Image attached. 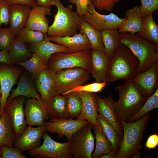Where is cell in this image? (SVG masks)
<instances>
[{
    "label": "cell",
    "mask_w": 158,
    "mask_h": 158,
    "mask_svg": "<svg viewBox=\"0 0 158 158\" xmlns=\"http://www.w3.org/2000/svg\"><path fill=\"white\" fill-rule=\"evenodd\" d=\"M139 61L131 50L121 43L109 59L106 82H114L118 80L131 79L138 73Z\"/></svg>",
    "instance_id": "obj_1"
},
{
    "label": "cell",
    "mask_w": 158,
    "mask_h": 158,
    "mask_svg": "<svg viewBox=\"0 0 158 158\" xmlns=\"http://www.w3.org/2000/svg\"><path fill=\"white\" fill-rule=\"evenodd\" d=\"M125 81L115 88L118 92L119 99L115 102L114 111L120 121H126L138 112L147 99L141 95L132 79Z\"/></svg>",
    "instance_id": "obj_2"
},
{
    "label": "cell",
    "mask_w": 158,
    "mask_h": 158,
    "mask_svg": "<svg viewBox=\"0 0 158 158\" xmlns=\"http://www.w3.org/2000/svg\"><path fill=\"white\" fill-rule=\"evenodd\" d=\"M150 111L133 122L120 121L123 136L117 158H129L140 152L147 124L150 117Z\"/></svg>",
    "instance_id": "obj_3"
},
{
    "label": "cell",
    "mask_w": 158,
    "mask_h": 158,
    "mask_svg": "<svg viewBox=\"0 0 158 158\" xmlns=\"http://www.w3.org/2000/svg\"><path fill=\"white\" fill-rule=\"evenodd\" d=\"M120 40L121 43L128 47L138 59V73L148 69L158 61V45L128 32L120 33Z\"/></svg>",
    "instance_id": "obj_4"
},
{
    "label": "cell",
    "mask_w": 158,
    "mask_h": 158,
    "mask_svg": "<svg viewBox=\"0 0 158 158\" xmlns=\"http://www.w3.org/2000/svg\"><path fill=\"white\" fill-rule=\"evenodd\" d=\"M54 5L57 11L54 16L53 24L49 26L47 32L49 37L73 36L77 33L81 16L72 9V6L64 7L60 0H55Z\"/></svg>",
    "instance_id": "obj_5"
},
{
    "label": "cell",
    "mask_w": 158,
    "mask_h": 158,
    "mask_svg": "<svg viewBox=\"0 0 158 158\" xmlns=\"http://www.w3.org/2000/svg\"><path fill=\"white\" fill-rule=\"evenodd\" d=\"M92 49L75 52H57L52 54L47 63V68L55 73L65 68H82L90 73Z\"/></svg>",
    "instance_id": "obj_6"
},
{
    "label": "cell",
    "mask_w": 158,
    "mask_h": 158,
    "mask_svg": "<svg viewBox=\"0 0 158 158\" xmlns=\"http://www.w3.org/2000/svg\"><path fill=\"white\" fill-rule=\"evenodd\" d=\"M89 123L77 131L70 141V152L74 158H92L95 137Z\"/></svg>",
    "instance_id": "obj_7"
},
{
    "label": "cell",
    "mask_w": 158,
    "mask_h": 158,
    "mask_svg": "<svg viewBox=\"0 0 158 158\" xmlns=\"http://www.w3.org/2000/svg\"><path fill=\"white\" fill-rule=\"evenodd\" d=\"M89 73L82 68H65L54 73L59 95H62L69 90L87 82L90 79Z\"/></svg>",
    "instance_id": "obj_8"
},
{
    "label": "cell",
    "mask_w": 158,
    "mask_h": 158,
    "mask_svg": "<svg viewBox=\"0 0 158 158\" xmlns=\"http://www.w3.org/2000/svg\"><path fill=\"white\" fill-rule=\"evenodd\" d=\"M42 138L44 142L40 146L28 151L32 156L51 158H74L70 152V141L59 143L53 140L46 131Z\"/></svg>",
    "instance_id": "obj_9"
},
{
    "label": "cell",
    "mask_w": 158,
    "mask_h": 158,
    "mask_svg": "<svg viewBox=\"0 0 158 158\" xmlns=\"http://www.w3.org/2000/svg\"><path fill=\"white\" fill-rule=\"evenodd\" d=\"M24 68L4 63L0 64V89L1 95L0 117L13 86L24 71Z\"/></svg>",
    "instance_id": "obj_10"
},
{
    "label": "cell",
    "mask_w": 158,
    "mask_h": 158,
    "mask_svg": "<svg viewBox=\"0 0 158 158\" xmlns=\"http://www.w3.org/2000/svg\"><path fill=\"white\" fill-rule=\"evenodd\" d=\"M26 98L23 96H18L7 99L5 104L4 109L7 113L15 134L16 141L27 127L23 107Z\"/></svg>",
    "instance_id": "obj_11"
},
{
    "label": "cell",
    "mask_w": 158,
    "mask_h": 158,
    "mask_svg": "<svg viewBox=\"0 0 158 158\" xmlns=\"http://www.w3.org/2000/svg\"><path fill=\"white\" fill-rule=\"evenodd\" d=\"M88 122L69 118H51L49 121L45 122L46 131L51 133H56L60 138L66 136V139L71 141L73 135Z\"/></svg>",
    "instance_id": "obj_12"
},
{
    "label": "cell",
    "mask_w": 158,
    "mask_h": 158,
    "mask_svg": "<svg viewBox=\"0 0 158 158\" xmlns=\"http://www.w3.org/2000/svg\"><path fill=\"white\" fill-rule=\"evenodd\" d=\"M88 12L82 16L84 20L100 31L118 29L126 17L121 18L113 13L103 15L98 13L92 4L88 7Z\"/></svg>",
    "instance_id": "obj_13"
},
{
    "label": "cell",
    "mask_w": 158,
    "mask_h": 158,
    "mask_svg": "<svg viewBox=\"0 0 158 158\" xmlns=\"http://www.w3.org/2000/svg\"><path fill=\"white\" fill-rule=\"evenodd\" d=\"M141 95L147 99L158 88V62L148 69L138 73L132 79Z\"/></svg>",
    "instance_id": "obj_14"
},
{
    "label": "cell",
    "mask_w": 158,
    "mask_h": 158,
    "mask_svg": "<svg viewBox=\"0 0 158 158\" xmlns=\"http://www.w3.org/2000/svg\"><path fill=\"white\" fill-rule=\"evenodd\" d=\"M24 111L27 124L31 126L44 125L49 119L44 102L41 100L28 98L25 102Z\"/></svg>",
    "instance_id": "obj_15"
},
{
    "label": "cell",
    "mask_w": 158,
    "mask_h": 158,
    "mask_svg": "<svg viewBox=\"0 0 158 158\" xmlns=\"http://www.w3.org/2000/svg\"><path fill=\"white\" fill-rule=\"evenodd\" d=\"M37 91L45 102L51 97L59 95L54 73L47 68L43 70L34 81Z\"/></svg>",
    "instance_id": "obj_16"
},
{
    "label": "cell",
    "mask_w": 158,
    "mask_h": 158,
    "mask_svg": "<svg viewBox=\"0 0 158 158\" xmlns=\"http://www.w3.org/2000/svg\"><path fill=\"white\" fill-rule=\"evenodd\" d=\"M32 126L28 125L14 143V147L22 152L39 147L41 139L46 131L44 125L37 127Z\"/></svg>",
    "instance_id": "obj_17"
},
{
    "label": "cell",
    "mask_w": 158,
    "mask_h": 158,
    "mask_svg": "<svg viewBox=\"0 0 158 158\" xmlns=\"http://www.w3.org/2000/svg\"><path fill=\"white\" fill-rule=\"evenodd\" d=\"M82 99V106L76 119L86 120L92 126H99L97 122L98 103L95 93L86 92H78Z\"/></svg>",
    "instance_id": "obj_18"
},
{
    "label": "cell",
    "mask_w": 158,
    "mask_h": 158,
    "mask_svg": "<svg viewBox=\"0 0 158 158\" xmlns=\"http://www.w3.org/2000/svg\"><path fill=\"white\" fill-rule=\"evenodd\" d=\"M98 103V112L112 124L118 136L122 140L123 130L121 123L116 118L114 109L115 101L112 95H109L103 98L95 93Z\"/></svg>",
    "instance_id": "obj_19"
},
{
    "label": "cell",
    "mask_w": 158,
    "mask_h": 158,
    "mask_svg": "<svg viewBox=\"0 0 158 158\" xmlns=\"http://www.w3.org/2000/svg\"><path fill=\"white\" fill-rule=\"evenodd\" d=\"M50 15L49 8L38 5L33 6L30 11L25 27L32 30L47 33L49 20L46 16Z\"/></svg>",
    "instance_id": "obj_20"
},
{
    "label": "cell",
    "mask_w": 158,
    "mask_h": 158,
    "mask_svg": "<svg viewBox=\"0 0 158 158\" xmlns=\"http://www.w3.org/2000/svg\"><path fill=\"white\" fill-rule=\"evenodd\" d=\"M17 81V87L11 90V95L7 99L22 96L28 98L42 100L40 95L35 88L34 80L27 70H24Z\"/></svg>",
    "instance_id": "obj_21"
},
{
    "label": "cell",
    "mask_w": 158,
    "mask_h": 158,
    "mask_svg": "<svg viewBox=\"0 0 158 158\" xmlns=\"http://www.w3.org/2000/svg\"><path fill=\"white\" fill-rule=\"evenodd\" d=\"M30 7L28 5L18 4L9 5V28L16 36L25 27Z\"/></svg>",
    "instance_id": "obj_22"
},
{
    "label": "cell",
    "mask_w": 158,
    "mask_h": 158,
    "mask_svg": "<svg viewBox=\"0 0 158 158\" xmlns=\"http://www.w3.org/2000/svg\"><path fill=\"white\" fill-rule=\"evenodd\" d=\"M48 38L51 41L55 42L57 44L68 48L70 53L75 52L91 49L90 44L89 40L85 35L80 32L72 36H48Z\"/></svg>",
    "instance_id": "obj_23"
},
{
    "label": "cell",
    "mask_w": 158,
    "mask_h": 158,
    "mask_svg": "<svg viewBox=\"0 0 158 158\" xmlns=\"http://www.w3.org/2000/svg\"><path fill=\"white\" fill-rule=\"evenodd\" d=\"M44 39L42 42L28 44V47L31 52L38 54L47 64L52 54L59 52L70 53L67 47L52 43L49 39L47 33H44Z\"/></svg>",
    "instance_id": "obj_24"
},
{
    "label": "cell",
    "mask_w": 158,
    "mask_h": 158,
    "mask_svg": "<svg viewBox=\"0 0 158 158\" xmlns=\"http://www.w3.org/2000/svg\"><path fill=\"white\" fill-rule=\"evenodd\" d=\"M109 59L101 51L92 50L90 73L96 82H106Z\"/></svg>",
    "instance_id": "obj_25"
},
{
    "label": "cell",
    "mask_w": 158,
    "mask_h": 158,
    "mask_svg": "<svg viewBox=\"0 0 158 158\" xmlns=\"http://www.w3.org/2000/svg\"><path fill=\"white\" fill-rule=\"evenodd\" d=\"M126 19L118 29L120 33L128 32L133 34L140 32L142 28L143 23V16L138 5L126 11Z\"/></svg>",
    "instance_id": "obj_26"
},
{
    "label": "cell",
    "mask_w": 158,
    "mask_h": 158,
    "mask_svg": "<svg viewBox=\"0 0 158 158\" xmlns=\"http://www.w3.org/2000/svg\"><path fill=\"white\" fill-rule=\"evenodd\" d=\"M55 95L44 102L49 118H69L65 95Z\"/></svg>",
    "instance_id": "obj_27"
},
{
    "label": "cell",
    "mask_w": 158,
    "mask_h": 158,
    "mask_svg": "<svg viewBox=\"0 0 158 158\" xmlns=\"http://www.w3.org/2000/svg\"><path fill=\"white\" fill-rule=\"evenodd\" d=\"M79 30L80 32L85 35L89 40L92 50L100 51L105 54L101 31L96 29L85 21L82 16L81 17Z\"/></svg>",
    "instance_id": "obj_28"
},
{
    "label": "cell",
    "mask_w": 158,
    "mask_h": 158,
    "mask_svg": "<svg viewBox=\"0 0 158 158\" xmlns=\"http://www.w3.org/2000/svg\"><path fill=\"white\" fill-rule=\"evenodd\" d=\"M143 25L141 31L136 34L140 38L150 40L158 45V27L152 13L143 16Z\"/></svg>",
    "instance_id": "obj_29"
},
{
    "label": "cell",
    "mask_w": 158,
    "mask_h": 158,
    "mask_svg": "<svg viewBox=\"0 0 158 158\" xmlns=\"http://www.w3.org/2000/svg\"><path fill=\"white\" fill-rule=\"evenodd\" d=\"M8 52L12 63L15 64L21 61L27 60L32 56L26 43L16 36Z\"/></svg>",
    "instance_id": "obj_30"
},
{
    "label": "cell",
    "mask_w": 158,
    "mask_h": 158,
    "mask_svg": "<svg viewBox=\"0 0 158 158\" xmlns=\"http://www.w3.org/2000/svg\"><path fill=\"white\" fill-rule=\"evenodd\" d=\"M16 140L15 134L6 111L0 117V146L12 147Z\"/></svg>",
    "instance_id": "obj_31"
},
{
    "label": "cell",
    "mask_w": 158,
    "mask_h": 158,
    "mask_svg": "<svg viewBox=\"0 0 158 158\" xmlns=\"http://www.w3.org/2000/svg\"><path fill=\"white\" fill-rule=\"evenodd\" d=\"M15 64L25 68L30 73L34 81L37 78L40 72L47 68V63L37 53L34 52L29 59L20 61Z\"/></svg>",
    "instance_id": "obj_32"
},
{
    "label": "cell",
    "mask_w": 158,
    "mask_h": 158,
    "mask_svg": "<svg viewBox=\"0 0 158 158\" xmlns=\"http://www.w3.org/2000/svg\"><path fill=\"white\" fill-rule=\"evenodd\" d=\"M101 31L105 54L109 59L121 44L120 33L116 29H106Z\"/></svg>",
    "instance_id": "obj_33"
},
{
    "label": "cell",
    "mask_w": 158,
    "mask_h": 158,
    "mask_svg": "<svg viewBox=\"0 0 158 158\" xmlns=\"http://www.w3.org/2000/svg\"><path fill=\"white\" fill-rule=\"evenodd\" d=\"M97 123L110 142L114 150L118 152L122 140L112 124L104 117L98 114Z\"/></svg>",
    "instance_id": "obj_34"
},
{
    "label": "cell",
    "mask_w": 158,
    "mask_h": 158,
    "mask_svg": "<svg viewBox=\"0 0 158 158\" xmlns=\"http://www.w3.org/2000/svg\"><path fill=\"white\" fill-rule=\"evenodd\" d=\"M92 126L95 136L96 146L91 158H97L102 154H106L114 150L100 127L96 125Z\"/></svg>",
    "instance_id": "obj_35"
},
{
    "label": "cell",
    "mask_w": 158,
    "mask_h": 158,
    "mask_svg": "<svg viewBox=\"0 0 158 158\" xmlns=\"http://www.w3.org/2000/svg\"><path fill=\"white\" fill-rule=\"evenodd\" d=\"M158 108V88L146 101L136 113L130 117L126 121L133 122L140 118L151 110Z\"/></svg>",
    "instance_id": "obj_36"
},
{
    "label": "cell",
    "mask_w": 158,
    "mask_h": 158,
    "mask_svg": "<svg viewBox=\"0 0 158 158\" xmlns=\"http://www.w3.org/2000/svg\"><path fill=\"white\" fill-rule=\"evenodd\" d=\"M65 95L67 98V109L69 118L76 117L80 112L82 106L81 99L76 92Z\"/></svg>",
    "instance_id": "obj_37"
},
{
    "label": "cell",
    "mask_w": 158,
    "mask_h": 158,
    "mask_svg": "<svg viewBox=\"0 0 158 158\" xmlns=\"http://www.w3.org/2000/svg\"><path fill=\"white\" fill-rule=\"evenodd\" d=\"M44 33L25 27L19 31L16 36L26 43H35L42 42L44 40Z\"/></svg>",
    "instance_id": "obj_38"
},
{
    "label": "cell",
    "mask_w": 158,
    "mask_h": 158,
    "mask_svg": "<svg viewBox=\"0 0 158 158\" xmlns=\"http://www.w3.org/2000/svg\"><path fill=\"white\" fill-rule=\"evenodd\" d=\"M108 84L107 82H97L85 85H81L76 86L66 92L62 95L73 92H86L93 93L100 92L102 91Z\"/></svg>",
    "instance_id": "obj_39"
},
{
    "label": "cell",
    "mask_w": 158,
    "mask_h": 158,
    "mask_svg": "<svg viewBox=\"0 0 158 158\" xmlns=\"http://www.w3.org/2000/svg\"><path fill=\"white\" fill-rule=\"evenodd\" d=\"M15 36L9 28L0 29V50L8 51L16 38Z\"/></svg>",
    "instance_id": "obj_40"
},
{
    "label": "cell",
    "mask_w": 158,
    "mask_h": 158,
    "mask_svg": "<svg viewBox=\"0 0 158 158\" xmlns=\"http://www.w3.org/2000/svg\"><path fill=\"white\" fill-rule=\"evenodd\" d=\"M1 158H28L18 148L3 145L0 146Z\"/></svg>",
    "instance_id": "obj_41"
},
{
    "label": "cell",
    "mask_w": 158,
    "mask_h": 158,
    "mask_svg": "<svg viewBox=\"0 0 158 158\" xmlns=\"http://www.w3.org/2000/svg\"><path fill=\"white\" fill-rule=\"evenodd\" d=\"M141 5L139 6L141 13L145 15L152 13L158 9V0H140Z\"/></svg>",
    "instance_id": "obj_42"
},
{
    "label": "cell",
    "mask_w": 158,
    "mask_h": 158,
    "mask_svg": "<svg viewBox=\"0 0 158 158\" xmlns=\"http://www.w3.org/2000/svg\"><path fill=\"white\" fill-rule=\"evenodd\" d=\"M121 0H93L92 4L100 11L104 10L111 12L114 6Z\"/></svg>",
    "instance_id": "obj_43"
},
{
    "label": "cell",
    "mask_w": 158,
    "mask_h": 158,
    "mask_svg": "<svg viewBox=\"0 0 158 158\" xmlns=\"http://www.w3.org/2000/svg\"><path fill=\"white\" fill-rule=\"evenodd\" d=\"M9 23V5L5 0H0V29L2 24Z\"/></svg>",
    "instance_id": "obj_44"
},
{
    "label": "cell",
    "mask_w": 158,
    "mask_h": 158,
    "mask_svg": "<svg viewBox=\"0 0 158 158\" xmlns=\"http://www.w3.org/2000/svg\"><path fill=\"white\" fill-rule=\"evenodd\" d=\"M69 3L75 4L76 6V13L82 16L88 12V6L92 4L90 0H68Z\"/></svg>",
    "instance_id": "obj_45"
},
{
    "label": "cell",
    "mask_w": 158,
    "mask_h": 158,
    "mask_svg": "<svg viewBox=\"0 0 158 158\" xmlns=\"http://www.w3.org/2000/svg\"><path fill=\"white\" fill-rule=\"evenodd\" d=\"M158 145V135L154 134L150 135L146 141L145 146L149 149H154Z\"/></svg>",
    "instance_id": "obj_46"
},
{
    "label": "cell",
    "mask_w": 158,
    "mask_h": 158,
    "mask_svg": "<svg viewBox=\"0 0 158 158\" xmlns=\"http://www.w3.org/2000/svg\"><path fill=\"white\" fill-rule=\"evenodd\" d=\"M9 5L18 4L29 5L30 7L37 6L36 0H5Z\"/></svg>",
    "instance_id": "obj_47"
},
{
    "label": "cell",
    "mask_w": 158,
    "mask_h": 158,
    "mask_svg": "<svg viewBox=\"0 0 158 158\" xmlns=\"http://www.w3.org/2000/svg\"><path fill=\"white\" fill-rule=\"evenodd\" d=\"M13 65L10 59L8 51L0 50V64Z\"/></svg>",
    "instance_id": "obj_48"
},
{
    "label": "cell",
    "mask_w": 158,
    "mask_h": 158,
    "mask_svg": "<svg viewBox=\"0 0 158 158\" xmlns=\"http://www.w3.org/2000/svg\"><path fill=\"white\" fill-rule=\"evenodd\" d=\"M37 5L44 7L51 8L54 5L55 0H36Z\"/></svg>",
    "instance_id": "obj_49"
},
{
    "label": "cell",
    "mask_w": 158,
    "mask_h": 158,
    "mask_svg": "<svg viewBox=\"0 0 158 158\" xmlns=\"http://www.w3.org/2000/svg\"><path fill=\"white\" fill-rule=\"evenodd\" d=\"M118 152L113 150L106 154H102L100 155L99 158H117Z\"/></svg>",
    "instance_id": "obj_50"
},
{
    "label": "cell",
    "mask_w": 158,
    "mask_h": 158,
    "mask_svg": "<svg viewBox=\"0 0 158 158\" xmlns=\"http://www.w3.org/2000/svg\"><path fill=\"white\" fill-rule=\"evenodd\" d=\"M141 155V153L140 152H138L132 155L130 158H140Z\"/></svg>",
    "instance_id": "obj_51"
},
{
    "label": "cell",
    "mask_w": 158,
    "mask_h": 158,
    "mask_svg": "<svg viewBox=\"0 0 158 158\" xmlns=\"http://www.w3.org/2000/svg\"><path fill=\"white\" fill-rule=\"evenodd\" d=\"M1 92L0 91V107H1Z\"/></svg>",
    "instance_id": "obj_52"
},
{
    "label": "cell",
    "mask_w": 158,
    "mask_h": 158,
    "mask_svg": "<svg viewBox=\"0 0 158 158\" xmlns=\"http://www.w3.org/2000/svg\"><path fill=\"white\" fill-rule=\"evenodd\" d=\"M0 158H1V153L0 150Z\"/></svg>",
    "instance_id": "obj_53"
},
{
    "label": "cell",
    "mask_w": 158,
    "mask_h": 158,
    "mask_svg": "<svg viewBox=\"0 0 158 158\" xmlns=\"http://www.w3.org/2000/svg\"><path fill=\"white\" fill-rule=\"evenodd\" d=\"M90 2H91V3L92 4L93 0H90Z\"/></svg>",
    "instance_id": "obj_54"
}]
</instances>
